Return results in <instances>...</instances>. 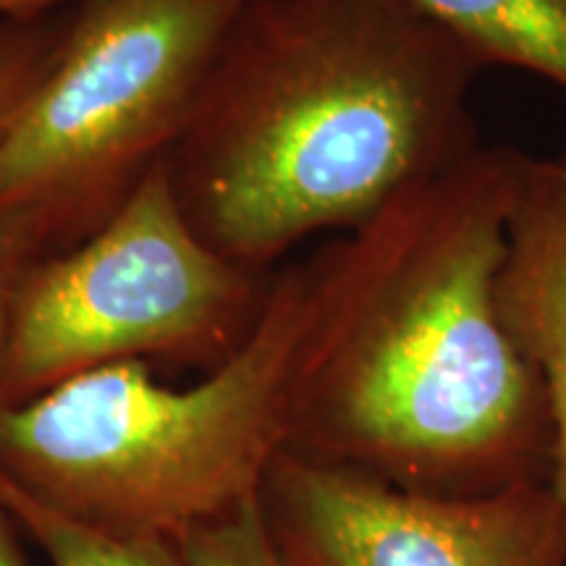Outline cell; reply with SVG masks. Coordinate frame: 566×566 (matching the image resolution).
Instances as JSON below:
<instances>
[{
    "label": "cell",
    "mask_w": 566,
    "mask_h": 566,
    "mask_svg": "<svg viewBox=\"0 0 566 566\" xmlns=\"http://www.w3.org/2000/svg\"><path fill=\"white\" fill-rule=\"evenodd\" d=\"M239 0H76L55 61L0 142V212L48 252L82 242L179 137Z\"/></svg>",
    "instance_id": "5"
},
{
    "label": "cell",
    "mask_w": 566,
    "mask_h": 566,
    "mask_svg": "<svg viewBox=\"0 0 566 566\" xmlns=\"http://www.w3.org/2000/svg\"><path fill=\"white\" fill-rule=\"evenodd\" d=\"M522 158L483 145L315 250L283 451L428 493L554 478L546 388L499 304Z\"/></svg>",
    "instance_id": "1"
},
{
    "label": "cell",
    "mask_w": 566,
    "mask_h": 566,
    "mask_svg": "<svg viewBox=\"0 0 566 566\" xmlns=\"http://www.w3.org/2000/svg\"><path fill=\"white\" fill-rule=\"evenodd\" d=\"M71 3H76V0H0V21L38 17V13L66 9Z\"/></svg>",
    "instance_id": "14"
},
{
    "label": "cell",
    "mask_w": 566,
    "mask_h": 566,
    "mask_svg": "<svg viewBox=\"0 0 566 566\" xmlns=\"http://www.w3.org/2000/svg\"><path fill=\"white\" fill-rule=\"evenodd\" d=\"M181 551L189 566H289L268 533L260 495L197 527L184 537Z\"/></svg>",
    "instance_id": "11"
},
{
    "label": "cell",
    "mask_w": 566,
    "mask_h": 566,
    "mask_svg": "<svg viewBox=\"0 0 566 566\" xmlns=\"http://www.w3.org/2000/svg\"><path fill=\"white\" fill-rule=\"evenodd\" d=\"M315 289V252L281 265L250 342L192 386L118 363L0 407L3 485L82 525L176 543L258 499L286 449Z\"/></svg>",
    "instance_id": "3"
},
{
    "label": "cell",
    "mask_w": 566,
    "mask_h": 566,
    "mask_svg": "<svg viewBox=\"0 0 566 566\" xmlns=\"http://www.w3.org/2000/svg\"><path fill=\"white\" fill-rule=\"evenodd\" d=\"M71 6L38 17L0 21V142L55 61Z\"/></svg>",
    "instance_id": "10"
},
{
    "label": "cell",
    "mask_w": 566,
    "mask_h": 566,
    "mask_svg": "<svg viewBox=\"0 0 566 566\" xmlns=\"http://www.w3.org/2000/svg\"><path fill=\"white\" fill-rule=\"evenodd\" d=\"M0 504L48 558V566H189L181 543L166 537L116 535L82 525L0 485Z\"/></svg>",
    "instance_id": "9"
},
{
    "label": "cell",
    "mask_w": 566,
    "mask_h": 566,
    "mask_svg": "<svg viewBox=\"0 0 566 566\" xmlns=\"http://www.w3.org/2000/svg\"><path fill=\"white\" fill-rule=\"evenodd\" d=\"M485 69L506 66L566 95V0H401Z\"/></svg>",
    "instance_id": "8"
},
{
    "label": "cell",
    "mask_w": 566,
    "mask_h": 566,
    "mask_svg": "<svg viewBox=\"0 0 566 566\" xmlns=\"http://www.w3.org/2000/svg\"><path fill=\"white\" fill-rule=\"evenodd\" d=\"M499 304L546 388L554 485L566 509V155H525L506 221Z\"/></svg>",
    "instance_id": "7"
},
{
    "label": "cell",
    "mask_w": 566,
    "mask_h": 566,
    "mask_svg": "<svg viewBox=\"0 0 566 566\" xmlns=\"http://www.w3.org/2000/svg\"><path fill=\"white\" fill-rule=\"evenodd\" d=\"M483 71L401 0H239L166 155L184 218L275 273L475 155Z\"/></svg>",
    "instance_id": "2"
},
{
    "label": "cell",
    "mask_w": 566,
    "mask_h": 566,
    "mask_svg": "<svg viewBox=\"0 0 566 566\" xmlns=\"http://www.w3.org/2000/svg\"><path fill=\"white\" fill-rule=\"evenodd\" d=\"M0 566H30L27 551L21 546V530L3 506H0Z\"/></svg>",
    "instance_id": "13"
},
{
    "label": "cell",
    "mask_w": 566,
    "mask_h": 566,
    "mask_svg": "<svg viewBox=\"0 0 566 566\" xmlns=\"http://www.w3.org/2000/svg\"><path fill=\"white\" fill-rule=\"evenodd\" d=\"M42 254H48V242L32 218L21 212H0V365H3L6 323H9L13 286L24 268ZM0 485H3V478H0Z\"/></svg>",
    "instance_id": "12"
},
{
    "label": "cell",
    "mask_w": 566,
    "mask_h": 566,
    "mask_svg": "<svg viewBox=\"0 0 566 566\" xmlns=\"http://www.w3.org/2000/svg\"><path fill=\"white\" fill-rule=\"evenodd\" d=\"M273 275L202 242L163 158L82 242L42 254L19 275L0 407L27 405L105 365L218 370L252 338Z\"/></svg>",
    "instance_id": "4"
},
{
    "label": "cell",
    "mask_w": 566,
    "mask_h": 566,
    "mask_svg": "<svg viewBox=\"0 0 566 566\" xmlns=\"http://www.w3.org/2000/svg\"><path fill=\"white\" fill-rule=\"evenodd\" d=\"M260 509L289 566H566L554 478L428 493L281 451Z\"/></svg>",
    "instance_id": "6"
}]
</instances>
